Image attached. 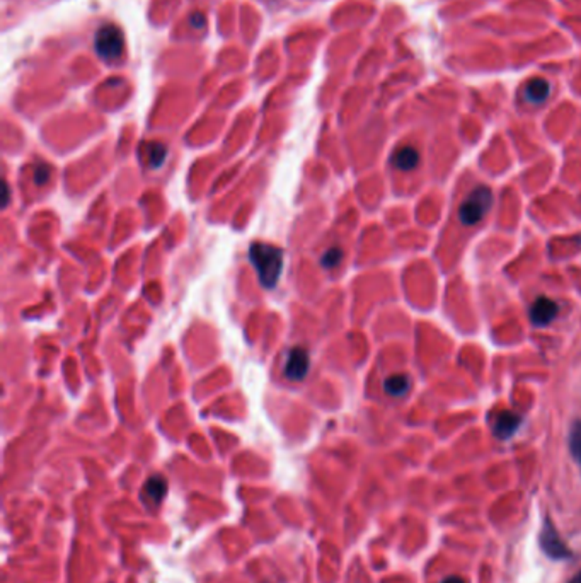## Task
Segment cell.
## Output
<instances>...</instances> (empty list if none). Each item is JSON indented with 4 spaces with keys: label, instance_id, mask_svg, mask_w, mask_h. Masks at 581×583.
Returning a JSON list of instances; mask_svg holds the SVG:
<instances>
[{
    "label": "cell",
    "instance_id": "6da1fadb",
    "mask_svg": "<svg viewBox=\"0 0 581 583\" xmlns=\"http://www.w3.org/2000/svg\"><path fill=\"white\" fill-rule=\"evenodd\" d=\"M249 261L254 266L257 278L264 288L277 287L283 273V251L277 245L254 243L249 248Z\"/></svg>",
    "mask_w": 581,
    "mask_h": 583
},
{
    "label": "cell",
    "instance_id": "7a4b0ae2",
    "mask_svg": "<svg viewBox=\"0 0 581 583\" xmlns=\"http://www.w3.org/2000/svg\"><path fill=\"white\" fill-rule=\"evenodd\" d=\"M491 207L493 191L488 186H484V184H479L462 201L461 208H458V220H461L462 225L473 227L486 217Z\"/></svg>",
    "mask_w": 581,
    "mask_h": 583
},
{
    "label": "cell",
    "instance_id": "3957f363",
    "mask_svg": "<svg viewBox=\"0 0 581 583\" xmlns=\"http://www.w3.org/2000/svg\"><path fill=\"white\" fill-rule=\"evenodd\" d=\"M96 50L106 60H115L123 51V38L115 26L101 28L96 34Z\"/></svg>",
    "mask_w": 581,
    "mask_h": 583
},
{
    "label": "cell",
    "instance_id": "277c9868",
    "mask_svg": "<svg viewBox=\"0 0 581 583\" xmlns=\"http://www.w3.org/2000/svg\"><path fill=\"white\" fill-rule=\"evenodd\" d=\"M540 546H543L544 552L550 559L571 558V551L567 549V546L565 544L561 536H559L556 527L549 520L544 522L543 532H540Z\"/></svg>",
    "mask_w": 581,
    "mask_h": 583
},
{
    "label": "cell",
    "instance_id": "5b68a950",
    "mask_svg": "<svg viewBox=\"0 0 581 583\" xmlns=\"http://www.w3.org/2000/svg\"><path fill=\"white\" fill-rule=\"evenodd\" d=\"M310 368V358L307 350L302 348V346H294V348L288 350L287 358H285V367H283V372H285V377L290 380H304L305 375H307Z\"/></svg>",
    "mask_w": 581,
    "mask_h": 583
},
{
    "label": "cell",
    "instance_id": "8992f818",
    "mask_svg": "<svg viewBox=\"0 0 581 583\" xmlns=\"http://www.w3.org/2000/svg\"><path fill=\"white\" fill-rule=\"evenodd\" d=\"M557 314H559L557 302L549 299V297L545 295L537 297V299L532 302L530 310H528V318H530L532 324L539 328L549 326V324L557 318Z\"/></svg>",
    "mask_w": 581,
    "mask_h": 583
},
{
    "label": "cell",
    "instance_id": "52a82bcc",
    "mask_svg": "<svg viewBox=\"0 0 581 583\" xmlns=\"http://www.w3.org/2000/svg\"><path fill=\"white\" fill-rule=\"evenodd\" d=\"M520 425H522V416L512 413V411H501L500 415H496L493 432L500 440H508L517 433Z\"/></svg>",
    "mask_w": 581,
    "mask_h": 583
},
{
    "label": "cell",
    "instance_id": "ba28073f",
    "mask_svg": "<svg viewBox=\"0 0 581 583\" xmlns=\"http://www.w3.org/2000/svg\"><path fill=\"white\" fill-rule=\"evenodd\" d=\"M391 162H392V166H394L396 169L404 171V173L416 169L418 164H419L418 148H414L413 146L399 147L394 153H392Z\"/></svg>",
    "mask_w": 581,
    "mask_h": 583
},
{
    "label": "cell",
    "instance_id": "9c48e42d",
    "mask_svg": "<svg viewBox=\"0 0 581 583\" xmlns=\"http://www.w3.org/2000/svg\"><path fill=\"white\" fill-rule=\"evenodd\" d=\"M550 94V86L545 78H530L527 82L523 96L530 104H543Z\"/></svg>",
    "mask_w": 581,
    "mask_h": 583
},
{
    "label": "cell",
    "instance_id": "30bf717a",
    "mask_svg": "<svg viewBox=\"0 0 581 583\" xmlns=\"http://www.w3.org/2000/svg\"><path fill=\"white\" fill-rule=\"evenodd\" d=\"M411 389V377L406 374H392L384 380V391L391 397H404Z\"/></svg>",
    "mask_w": 581,
    "mask_h": 583
},
{
    "label": "cell",
    "instance_id": "8fae6325",
    "mask_svg": "<svg viewBox=\"0 0 581 583\" xmlns=\"http://www.w3.org/2000/svg\"><path fill=\"white\" fill-rule=\"evenodd\" d=\"M145 493L147 497L152 500L154 503H160L163 498L165 497V491H168V483H165L164 477L160 476H152L150 480L145 483Z\"/></svg>",
    "mask_w": 581,
    "mask_h": 583
},
{
    "label": "cell",
    "instance_id": "7c38bea8",
    "mask_svg": "<svg viewBox=\"0 0 581 583\" xmlns=\"http://www.w3.org/2000/svg\"><path fill=\"white\" fill-rule=\"evenodd\" d=\"M567 444H570V452L573 455L575 462L578 464L581 469V420H576V422L571 425Z\"/></svg>",
    "mask_w": 581,
    "mask_h": 583
},
{
    "label": "cell",
    "instance_id": "4fadbf2b",
    "mask_svg": "<svg viewBox=\"0 0 581 583\" xmlns=\"http://www.w3.org/2000/svg\"><path fill=\"white\" fill-rule=\"evenodd\" d=\"M165 153H168V148H165L163 143H157V142H152L150 146H148V164H150V168H160L163 166V162L165 161Z\"/></svg>",
    "mask_w": 581,
    "mask_h": 583
},
{
    "label": "cell",
    "instance_id": "5bb4252c",
    "mask_svg": "<svg viewBox=\"0 0 581 583\" xmlns=\"http://www.w3.org/2000/svg\"><path fill=\"white\" fill-rule=\"evenodd\" d=\"M341 260H343L341 248H329L324 254H322L321 265L322 268H334V266L339 265Z\"/></svg>",
    "mask_w": 581,
    "mask_h": 583
},
{
    "label": "cell",
    "instance_id": "9a60e30c",
    "mask_svg": "<svg viewBox=\"0 0 581 583\" xmlns=\"http://www.w3.org/2000/svg\"><path fill=\"white\" fill-rule=\"evenodd\" d=\"M50 176H51L50 168H46V166H39V168H36V171H34V183L46 184Z\"/></svg>",
    "mask_w": 581,
    "mask_h": 583
},
{
    "label": "cell",
    "instance_id": "2e32d148",
    "mask_svg": "<svg viewBox=\"0 0 581 583\" xmlns=\"http://www.w3.org/2000/svg\"><path fill=\"white\" fill-rule=\"evenodd\" d=\"M442 583H466V580L461 577H448V578H445Z\"/></svg>",
    "mask_w": 581,
    "mask_h": 583
},
{
    "label": "cell",
    "instance_id": "e0dca14e",
    "mask_svg": "<svg viewBox=\"0 0 581 583\" xmlns=\"http://www.w3.org/2000/svg\"><path fill=\"white\" fill-rule=\"evenodd\" d=\"M7 201H9V184L7 183H4V207H6L7 205Z\"/></svg>",
    "mask_w": 581,
    "mask_h": 583
},
{
    "label": "cell",
    "instance_id": "ac0fdd59",
    "mask_svg": "<svg viewBox=\"0 0 581 583\" xmlns=\"http://www.w3.org/2000/svg\"><path fill=\"white\" fill-rule=\"evenodd\" d=\"M570 583H581V572L576 577H573V580H571Z\"/></svg>",
    "mask_w": 581,
    "mask_h": 583
}]
</instances>
